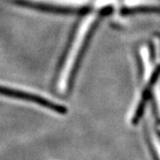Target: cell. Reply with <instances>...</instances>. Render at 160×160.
<instances>
[{"label":"cell","instance_id":"3957f363","mask_svg":"<svg viewBox=\"0 0 160 160\" xmlns=\"http://www.w3.org/2000/svg\"><path fill=\"white\" fill-rule=\"evenodd\" d=\"M140 54L142 57V61L144 64V78L145 81H148L152 74V66L150 59V52L147 47H141L140 48Z\"/></svg>","mask_w":160,"mask_h":160},{"label":"cell","instance_id":"277c9868","mask_svg":"<svg viewBox=\"0 0 160 160\" xmlns=\"http://www.w3.org/2000/svg\"><path fill=\"white\" fill-rule=\"evenodd\" d=\"M153 94H154V98H155L157 107H158V110H159V114H160V80H159V81H157V83L154 85Z\"/></svg>","mask_w":160,"mask_h":160},{"label":"cell","instance_id":"6da1fadb","mask_svg":"<svg viewBox=\"0 0 160 160\" xmlns=\"http://www.w3.org/2000/svg\"><path fill=\"white\" fill-rule=\"evenodd\" d=\"M94 16H89L84 21L83 23L78 29V32L76 34V36L74 38V41L71 47V49L68 53V56L65 60V64L63 67V70L61 72V77H60V82L59 86L61 91H64L68 83V80H70L72 76V72L74 68V65L76 63V60L78 58V56L80 54V50H81L83 43L86 40L87 37V33L90 30V27L92 25L93 21H94Z\"/></svg>","mask_w":160,"mask_h":160},{"label":"cell","instance_id":"5b68a950","mask_svg":"<svg viewBox=\"0 0 160 160\" xmlns=\"http://www.w3.org/2000/svg\"><path fill=\"white\" fill-rule=\"evenodd\" d=\"M153 144H154V147H155V150L157 152V154L160 158V141L156 138V137L153 135Z\"/></svg>","mask_w":160,"mask_h":160},{"label":"cell","instance_id":"7a4b0ae2","mask_svg":"<svg viewBox=\"0 0 160 160\" xmlns=\"http://www.w3.org/2000/svg\"><path fill=\"white\" fill-rule=\"evenodd\" d=\"M0 96L6 97L9 98H13V99L31 102V103H36L39 106L47 108L48 110H51L58 114H65V112H67V109L59 103H56V102L49 100L40 95L25 92V91L18 90L16 88H11V87L0 85Z\"/></svg>","mask_w":160,"mask_h":160}]
</instances>
